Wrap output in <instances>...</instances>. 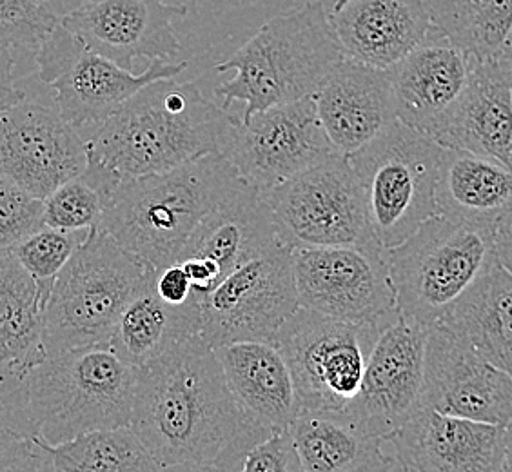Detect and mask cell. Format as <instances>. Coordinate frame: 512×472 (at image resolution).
Segmentation results:
<instances>
[{"label":"cell","instance_id":"1","mask_svg":"<svg viewBox=\"0 0 512 472\" xmlns=\"http://www.w3.org/2000/svg\"><path fill=\"white\" fill-rule=\"evenodd\" d=\"M129 425L162 471H242L246 454L273 434L240 407L198 333L138 369Z\"/></svg>","mask_w":512,"mask_h":472},{"label":"cell","instance_id":"2","mask_svg":"<svg viewBox=\"0 0 512 472\" xmlns=\"http://www.w3.org/2000/svg\"><path fill=\"white\" fill-rule=\"evenodd\" d=\"M233 118L207 99L197 82L160 79L80 133L89 164L124 182L220 153Z\"/></svg>","mask_w":512,"mask_h":472},{"label":"cell","instance_id":"3","mask_svg":"<svg viewBox=\"0 0 512 472\" xmlns=\"http://www.w3.org/2000/svg\"><path fill=\"white\" fill-rule=\"evenodd\" d=\"M242 182L222 153L124 180L109 198L99 227L160 271L178 262L202 218Z\"/></svg>","mask_w":512,"mask_h":472},{"label":"cell","instance_id":"4","mask_svg":"<svg viewBox=\"0 0 512 472\" xmlns=\"http://www.w3.org/2000/svg\"><path fill=\"white\" fill-rule=\"evenodd\" d=\"M344 51L336 39L322 0H306L256 31L231 57L217 64L218 73L235 77L217 88L222 108L246 102L242 118L258 111L315 97Z\"/></svg>","mask_w":512,"mask_h":472},{"label":"cell","instance_id":"5","mask_svg":"<svg viewBox=\"0 0 512 472\" xmlns=\"http://www.w3.org/2000/svg\"><path fill=\"white\" fill-rule=\"evenodd\" d=\"M155 276L157 269L144 258L91 227L51 287L42 336L46 358L108 344L126 305Z\"/></svg>","mask_w":512,"mask_h":472},{"label":"cell","instance_id":"6","mask_svg":"<svg viewBox=\"0 0 512 472\" xmlns=\"http://www.w3.org/2000/svg\"><path fill=\"white\" fill-rule=\"evenodd\" d=\"M400 315L433 327L498 266L494 231L434 215L385 249Z\"/></svg>","mask_w":512,"mask_h":472},{"label":"cell","instance_id":"7","mask_svg":"<svg viewBox=\"0 0 512 472\" xmlns=\"http://www.w3.org/2000/svg\"><path fill=\"white\" fill-rule=\"evenodd\" d=\"M138 369L108 344L44 358L28 373L30 411L44 442L131 423Z\"/></svg>","mask_w":512,"mask_h":472},{"label":"cell","instance_id":"8","mask_svg":"<svg viewBox=\"0 0 512 472\" xmlns=\"http://www.w3.org/2000/svg\"><path fill=\"white\" fill-rule=\"evenodd\" d=\"M444 151L434 138L394 118L349 155L369 226L384 249L402 244L438 215L436 184Z\"/></svg>","mask_w":512,"mask_h":472},{"label":"cell","instance_id":"9","mask_svg":"<svg viewBox=\"0 0 512 472\" xmlns=\"http://www.w3.org/2000/svg\"><path fill=\"white\" fill-rule=\"evenodd\" d=\"M262 195L276 235L289 249L382 247L369 226L353 164L338 151Z\"/></svg>","mask_w":512,"mask_h":472},{"label":"cell","instance_id":"10","mask_svg":"<svg viewBox=\"0 0 512 472\" xmlns=\"http://www.w3.org/2000/svg\"><path fill=\"white\" fill-rule=\"evenodd\" d=\"M384 327L347 324L300 307L271 338L295 378L302 411H345Z\"/></svg>","mask_w":512,"mask_h":472},{"label":"cell","instance_id":"11","mask_svg":"<svg viewBox=\"0 0 512 472\" xmlns=\"http://www.w3.org/2000/svg\"><path fill=\"white\" fill-rule=\"evenodd\" d=\"M188 62L157 59L135 75L89 50L59 24L35 53V75L55 93L53 102L75 128L88 129L111 117L137 91L160 79H177Z\"/></svg>","mask_w":512,"mask_h":472},{"label":"cell","instance_id":"12","mask_svg":"<svg viewBox=\"0 0 512 472\" xmlns=\"http://www.w3.org/2000/svg\"><path fill=\"white\" fill-rule=\"evenodd\" d=\"M200 331L209 347L262 340L271 342L300 309L293 249L276 244L229 271L198 300Z\"/></svg>","mask_w":512,"mask_h":472},{"label":"cell","instance_id":"13","mask_svg":"<svg viewBox=\"0 0 512 472\" xmlns=\"http://www.w3.org/2000/svg\"><path fill=\"white\" fill-rule=\"evenodd\" d=\"M293 269L304 309L369 327L400 316L382 247L293 249Z\"/></svg>","mask_w":512,"mask_h":472},{"label":"cell","instance_id":"14","mask_svg":"<svg viewBox=\"0 0 512 472\" xmlns=\"http://www.w3.org/2000/svg\"><path fill=\"white\" fill-rule=\"evenodd\" d=\"M247 186L266 193L336 153L318 120L315 97L233 118L220 151Z\"/></svg>","mask_w":512,"mask_h":472},{"label":"cell","instance_id":"15","mask_svg":"<svg viewBox=\"0 0 512 472\" xmlns=\"http://www.w3.org/2000/svg\"><path fill=\"white\" fill-rule=\"evenodd\" d=\"M86 166V138L53 100L48 104L28 91L0 111V173L33 197L44 200Z\"/></svg>","mask_w":512,"mask_h":472},{"label":"cell","instance_id":"16","mask_svg":"<svg viewBox=\"0 0 512 472\" xmlns=\"http://www.w3.org/2000/svg\"><path fill=\"white\" fill-rule=\"evenodd\" d=\"M429 329L400 315L376 336L362 389L345 409L367 431L387 438L420 409Z\"/></svg>","mask_w":512,"mask_h":472},{"label":"cell","instance_id":"17","mask_svg":"<svg viewBox=\"0 0 512 472\" xmlns=\"http://www.w3.org/2000/svg\"><path fill=\"white\" fill-rule=\"evenodd\" d=\"M422 405L476 422L507 425L512 422V376L460 336L433 325L425 349Z\"/></svg>","mask_w":512,"mask_h":472},{"label":"cell","instance_id":"18","mask_svg":"<svg viewBox=\"0 0 512 472\" xmlns=\"http://www.w3.org/2000/svg\"><path fill=\"white\" fill-rule=\"evenodd\" d=\"M186 15L184 4L166 0H80L60 24L89 50L133 71L137 59H177L182 48L173 20Z\"/></svg>","mask_w":512,"mask_h":472},{"label":"cell","instance_id":"19","mask_svg":"<svg viewBox=\"0 0 512 472\" xmlns=\"http://www.w3.org/2000/svg\"><path fill=\"white\" fill-rule=\"evenodd\" d=\"M398 471L503 472L505 425L420 407L385 438Z\"/></svg>","mask_w":512,"mask_h":472},{"label":"cell","instance_id":"20","mask_svg":"<svg viewBox=\"0 0 512 472\" xmlns=\"http://www.w3.org/2000/svg\"><path fill=\"white\" fill-rule=\"evenodd\" d=\"M476 60L444 35H431L389 68L396 117L431 135L453 109L471 79Z\"/></svg>","mask_w":512,"mask_h":472},{"label":"cell","instance_id":"21","mask_svg":"<svg viewBox=\"0 0 512 472\" xmlns=\"http://www.w3.org/2000/svg\"><path fill=\"white\" fill-rule=\"evenodd\" d=\"M345 59L389 69L434 30L425 0H336L329 13Z\"/></svg>","mask_w":512,"mask_h":472},{"label":"cell","instance_id":"22","mask_svg":"<svg viewBox=\"0 0 512 472\" xmlns=\"http://www.w3.org/2000/svg\"><path fill=\"white\" fill-rule=\"evenodd\" d=\"M429 137L512 169L511 71L500 60L476 62L462 97Z\"/></svg>","mask_w":512,"mask_h":472},{"label":"cell","instance_id":"23","mask_svg":"<svg viewBox=\"0 0 512 472\" xmlns=\"http://www.w3.org/2000/svg\"><path fill=\"white\" fill-rule=\"evenodd\" d=\"M315 102L329 142L347 157L398 118L389 69L345 57L316 93Z\"/></svg>","mask_w":512,"mask_h":472},{"label":"cell","instance_id":"24","mask_svg":"<svg viewBox=\"0 0 512 472\" xmlns=\"http://www.w3.org/2000/svg\"><path fill=\"white\" fill-rule=\"evenodd\" d=\"M215 353L240 407L271 433L289 429L302 405L295 378L276 345L233 342L215 347Z\"/></svg>","mask_w":512,"mask_h":472},{"label":"cell","instance_id":"25","mask_svg":"<svg viewBox=\"0 0 512 472\" xmlns=\"http://www.w3.org/2000/svg\"><path fill=\"white\" fill-rule=\"evenodd\" d=\"M276 244H280V238L266 198L242 182L202 218L178 260L202 258L217 267L224 278L242 262L266 253Z\"/></svg>","mask_w":512,"mask_h":472},{"label":"cell","instance_id":"26","mask_svg":"<svg viewBox=\"0 0 512 472\" xmlns=\"http://www.w3.org/2000/svg\"><path fill=\"white\" fill-rule=\"evenodd\" d=\"M289 431L302 472L398 471L385 438L345 411H300Z\"/></svg>","mask_w":512,"mask_h":472},{"label":"cell","instance_id":"27","mask_svg":"<svg viewBox=\"0 0 512 472\" xmlns=\"http://www.w3.org/2000/svg\"><path fill=\"white\" fill-rule=\"evenodd\" d=\"M436 207L438 215L494 231L512 215V169L494 158L445 148Z\"/></svg>","mask_w":512,"mask_h":472},{"label":"cell","instance_id":"28","mask_svg":"<svg viewBox=\"0 0 512 472\" xmlns=\"http://www.w3.org/2000/svg\"><path fill=\"white\" fill-rule=\"evenodd\" d=\"M198 331L197 298L184 305L168 304L158 296L153 280L126 305L108 345L126 364L140 369L186 336L197 335Z\"/></svg>","mask_w":512,"mask_h":472},{"label":"cell","instance_id":"29","mask_svg":"<svg viewBox=\"0 0 512 472\" xmlns=\"http://www.w3.org/2000/svg\"><path fill=\"white\" fill-rule=\"evenodd\" d=\"M512 376V275L494 267L440 322Z\"/></svg>","mask_w":512,"mask_h":472},{"label":"cell","instance_id":"30","mask_svg":"<svg viewBox=\"0 0 512 472\" xmlns=\"http://www.w3.org/2000/svg\"><path fill=\"white\" fill-rule=\"evenodd\" d=\"M50 295L20 264L13 249L0 251V335L11 349L15 367L30 373L46 353L42 345L44 313Z\"/></svg>","mask_w":512,"mask_h":472},{"label":"cell","instance_id":"31","mask_svg":"<svg viewBox=\"0 0 512 472\" xmlns=\"http://www.w3.org/2000/svg\"><path fill=\"white\" fill-rule=\"evenodd\" d=\"M434 30L476 62L496 60L512 30V0H425Z\"/></svg>","mask_w":512,"mask_h":472},{"label":"cell","instance_id":"32","mask_svg":"<svg viewBox=\"0 0 512 472\" xmlns=\"http://www.w3.org/2000/svg\"><path fill=\"white\" fill-rule=\"evenodd\" d=\"M40 443L50 460V471L157 472L162 471L131 425L95 429L68 442Z\"/></svg>","mask_w":512,"mask_h":472},{"label":"cell","instance_id":"33","mask_svg":"<svg viewBox=\"0 0 512 472\" xmlns=\"http://www.w3.org/2000/svg\"><path fill=\"white\" fill-rule=\"evenodd\" d=\"M113 187L84 169L44 198V224L66 231L99 227Z\"/></svg>","mask_w":512,"mask_h":472},{"label":"cell","instance_id":"34","mask_svg":"<svg viewBox=\"0 0 512 472\" xmlns=\"http://www.w3.org/2000/svg\"><path fill=\"white\" fill-rule=\"evenodd\" d=\"M88 231H66L57 227L42 226L39 231L31 233L17 246L13 253L20 264L30 271V275L39 282L42 291L48 295L55 278L68 264L69 258L77 251V247L86 240Z\"/></svg>","mask_w":512,"mask_h":472},{"label":"cell","instance_id":"35","mask_svg":"<svg viewBox=\"0 0 512 472\" xmlns=\"http://www.w3.org/2000/svg\"><path fill=\"white\" fill-rule=\"evenodd\" d=\"M59 24V13L37 0H0V39L33 64L40 44Z\"/></svg>","mask_w":512,"mask_h":472},{"label":"cell","instance_id":"36","mask_svg":"<svg viewBox=\"0 0 512 472\" xmlns=\"http://www.w3.org/2000/svg\"><path fill=\"white\" fill-rule=\"evenodd\" d=\"M44 224V200L0 173V251L13 249Z\"/></svg>","mask_w":512,"mask_h":472},{"label":"cell","instance_id":"37","mask_svg":"<svg viewBox=\"0 0 512 472\" xmlns=\"http://www.w3.org/2000/svg\"><path fill=\"white\" fill-rule=\"evenodd\" d=\"M0 431L26 438L39 436L30 411L28 374L17 367L0 369Z\"/></svg>","mask_w":512,"mask_h":472},{"label":"cell","instance_id":"38","mask_svg":"<svg viewBox=\"0 0 512 472\" xmlns=\"http://www.w3.org/2000/svg\"><path fill=\"white\" fill-rule=\"evenodd\" d=\"M244 472H302L300 456L289 429L269 434L246 454Z\"/></svg>","mask_w":512,"mask_h":472},{"label":"cell","instance_id":"39","mask_svg":"<svg viewBox=\"0 0 512 472\" xmlns=\"http://www.w3.org/2000/svg\"><path fill=\"white\" fill-rule=\"evenodd\" d=\"M50 471V460L39 436L26 438L0 431V472Z\"/></svg>","mask_w":512,"mask_h":472},{"label":"cell","instance_id":"40","mask_svg":"<svg viewBox=\"0 0 512 472\" xmlns=\"http://www.w3.org/2000/svg\"><path fill=\"white\" fill-rule=\"evenodd\" d=\"M155 291L164 302L171 305L188 304L195 298L188 273L178 262L157 271Z\"/></svg>","mask_w":512,"mask_h":472},{"label":"cell","instance_id":"41","mask_svg":"<svg viewBox=\"0 0 512 472\" xmlns=\"http://www.w3.org/2000/svg\"><path fill=\"white\" fill-rule=\"evenodd\" d=\"M17 51L0 39V111L26 99L28 89L17 77Z\"/></svg>","mask_w":512,"mask_h":472},{"label":"cell","instance_id":"42","mask_svg":"<svg viewBox=\"0 0 512 472\" xmlns=\"http://www.w3.org/2000/svg\"><path fill=\"white\" fill-rule=\"evenodd\" d=\"M494 249L500 266L512 275V215L494 229Z\"/></svg>","mask_w":512,"mask_h":472},{"label":"cell","instance_id":"43","mask_svg":"<svg viewBox=\"0 0 512 472\" xmlns=\"http://www.w3.org/2000/svg\"><path fill=\"white\" fill-rule=\"evenodd\" d=\"M505 471L512 472V422L505 425Z\"/></svg>","mask_w":512,"mask_h":472},{"label":"cell","instance_id":"44","mask_svg":"<svg viewBox=\"0 0 512 472\" xmlns=\"http://www.w3.org/2000/svg\"><path fill=\"white\" fill-rule=\"evenodd\" d=\"M496 60H500L503 66L509 69L512 73V30L511 33H509L507 40H505L502 51H500V55H498V59Z\"/></svg>","mask_w":512,"mask_h":472},{"label":"cell","instance_id":"45","mask_svg":"<svg viewBox=\"0 0 512 472\" xmlns=\"http://www.w3.org/2000/svg\"><path fill=\"white\" fill-rule=\"evenodd\" d=\"M2 367H15V358L11 354V349L4 342V338L0 335V369Z\"/></svg>","mask_w":512,"mask_h":472},{"label":"cell","instance_id":"46","mask_svg":"<svg viewBox=\"0 0 512 472\" xmlns=\"http://www.w3.org/2000/svg\"><path fill=\"white\" fill-rule=\"evenodd\" d=\"M37 2L53 8V10L59 13L60 19H62V15H66L71 10V6H68V0H37Z\"/></svg>","mask_w":512,"mask_h":472}]
</instances>
